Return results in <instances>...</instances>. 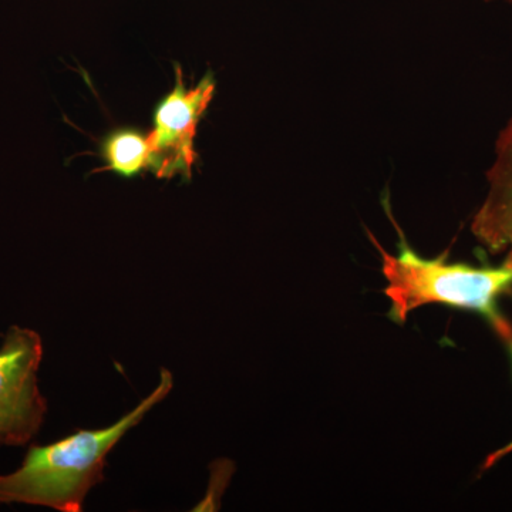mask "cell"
Wrapping results in <instances>:
<instances>
[{
    "mask_svg": "<svg viewBox=\"0 0 512 512\" xmlns=\"http://www.w3.org/2000/svg\"><path fill=\"white\" fill-rule=\"evenodd\" d=\"M174 387L173 373L161 370L160 383L136 409L106 429L77 430L64 439L32 446L22 466L0 476V504H28L62 512H82L94 485L103 483L106 458Z\"/></svg>",
    "mask_w": 512,
    "mask_h": 512,
    "instance_id": "6da1fadb",
    "label": "cell"
},
{
    "mask_svg": "<svg viewBox=\"0 0 512 512\" xmlns=\"http://www.w3.org/2000/svg\"><path fill=\"white\" fill-rule=\"evenodd\" d=\"M397 231L400 241L396 255L389 254L369 232L382 255V272L387 281L384 295L392 302L387 316L394 323L404 325L410 313L423 306L446 305L480 313L498 338L512 329L510 320L498 309L500 296L512 292V248L498 266L451 264L447 254L436 259L421 258L404 238L402 229Z\"/></svg>",
    "mask_w": 512,
    "mask_h": 512,
    "instance_id": "7a4b0ae2",
    "label": "cell"
},
{
    "mask_svg": "<svg viewBox=\"0 0 512 512\" xmlns=\"http://www.w3.org/2000/svg\"><path fill=\"white\" fill-rule=\"evenodd\" d=\"M42 336L36 330L10 326L0 346V444H28L45 423L47 400L39 389Z\"/></svg>",
    "mask_w": 512,
    "mask_h": 512,
    "instance_id": "3957f363",
    "label": "cell"
},
{
    "mask_svg": "<svg viewBox=\"0 0 512 512\" xmlns=\"http://www.w3.org/2000/svg\"><path fill=\"white\" fill-rule=\"evenodd\" d=\"M214 90L211 76L205 77L195 89L185 90L183 73L177 69V86L158 107L156 126L147 137L150 143L148 168L158 178L181 175L190 180L195 163V131L211 103Z\"/></svg>",
    "mask_w": 512,
    "mask_h": 512,
    "instance_id": "277c9868",
    "label": "cell"
},
{
    "mask_svg": "<svg viewBox=\"0 0 512 512\" xmlns=\"http://www.w3.org/2000/svg\"><path fill=\"white\" fill-rule=\"evenodd\" d=\"M487 180V197L474 215L471 232L481 247L497 255L512 248V119L495 144Z\"/></svg>",
    "mask_w": 512,
    "mask_h": 512,
    "instance_id": "5b68a950",
    "label": "cell"
},
{
    "mask_svg": "<svg viewBox=\"0 0 512 512\" xmlns=\"http://www.w3.org/2000/svg\"><path fill=\"white\" fill-rule=\"evenodd\" d=\"M111 170L117 174L136 175L150 163V143L148 138L134 131H120L107 141L104 148Z\"/></svg>",
    "mask_w": 512,
    "mask_h": 512,
    "instance_id": "8992f818",
    "label": "cell"
},
{
    "mask_svg": "<svg viewBox=\"0 0 512 512\" xmlns=\"http://www.w3.org/2000/svg\"><path fill=\"white\" fill-rule=\"evenodd\" d=\"M500 339L503 340L505 343V346H507V349L510 350L511 356H512V329L508 330L507 333H504L503 336H500ZM512 453V441L510 444H507V446L500 448V450L494 451V453H491L490 456L485 458L484 463V470H488V468H491L494 466V464H497L498 461L501 460V458H504L507 456V454Z\"/></svg>",
    "mask_w": 512,
    "mask_h": 512,
    "instance_id": "52a82bcc",
    "label": "cell"
},
{
    "mask_svg": "<svg viewBox=\"0 0 512 512\" xmlns=\"http://www.w3.org/2000/svg\"><path fill=\"white\" fill-rule=\"evenodd\" d=\"M507 2H510V3H512V0H507Z\"/></svg>",
    "mask_w": 512,
    "mask_h": 512,
    "instance_id": "ba28073f",
    "label": "cell"
}]
</instances>
